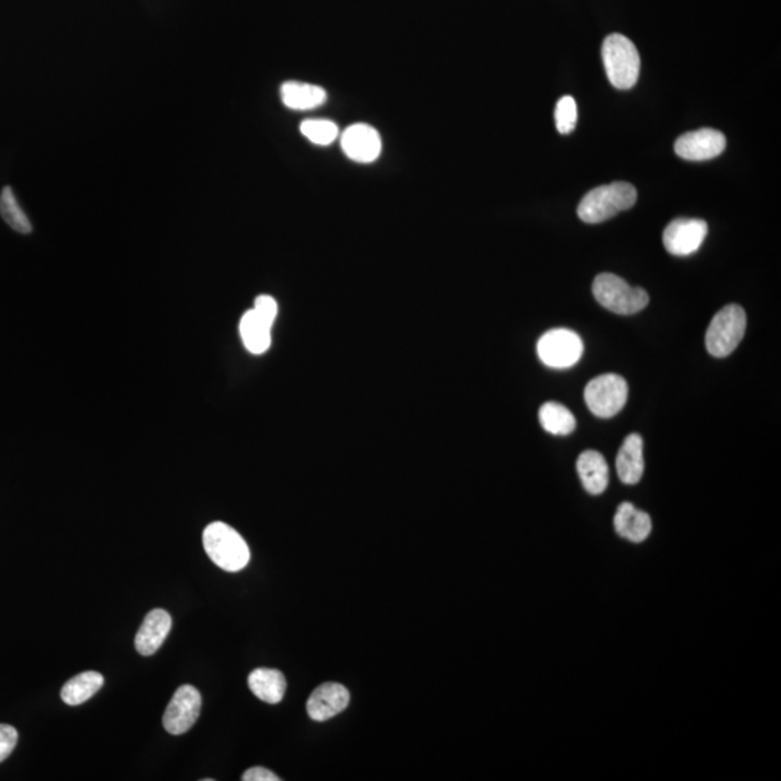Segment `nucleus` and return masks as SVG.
<instances>
[{"mask_svg":"<svg viewBox=\"0 0 781 781\" xmlns=\"http://www.w3.org/2000/svg\"><path fill=\"white\" fill-rule=\"evenodd\" d=\"M637 203V190L633 184L617 181L589 191L578 206V216L585 223L606 222L631 209Z\"/></svg>","mask_w":781,"mask_h":781,"instance_id":"1","label":"nucleus"},{"mask_svg":"<svg viewBox=\"0 0 781 781\" xmlns=\"http://www.w3.org/2000/svg\"><path fill=\"white\" fill-rule=\"evenodd\" d=\"M203 546L210 560L226 572H239L251 560L245 539L235 528L220 521L209 524L203 531Z\"/></svg>","mask_w":781,"mask_h":781,"instance_id":"2","label":"nucleus"},{"mask_svg":"<svg viewBox=\"0 0 781 781\" xmlns=\"http://www.w3.org/2000/svg\"><path fill=\"white\" fill-rule=\"evenodd\" d=\"M602 60L609 83L615 89L628 90L635 86L640 76L641 60L630 38L621 34L606 37L602 45Z\"/></svg>","mask_w":781,"mask_h":781,"instance_id":"3","label":"nucleus"},{"mask_svg":"<svg viewBox=\"0 0 781 781\" xmlns=\"http://www.w3.org/2000/svg\"><path fill=\"white\" fill-rule=\"evenodd\" d=\"M593 296L606 310L622 316L638 313L650 303L647 291L640 287H631L618 275L599 274L593 281Z\"/></svg>","mask_w":781,"mask_h":781,"instance_id":"4","label":"nucleus"},{"mask_svg":"<svg viewBox=\"0 0 781 781\" xmlns=\"http://www.w3.org/2000/svg\"><path fill=\"white\" fill-rule=\"evenodd\" d=\"M747 329V314L737 304L719 310L706 330V349L715 358L731 355L740 345Z\"/></svg>","mask_w":781,"mask_h":781,"instance_id":"5","label":"nucleus"},{"mask_svg":"<svg viewBox=\"0 0 781 781\" xmlns=\"http://www.w3.org/2000/svg\"><path fill=\"white\" fill-rule=\"evenodd\" d=\"M628 398V385L617 374H606L592 379L585 388V401L596 417L611 418L624 408Z\"/></svg>","mask_w":781,"mask_h":781,"instance_id":"6","label":"nucleus"},{"mask_svg":"<svg viewBox=\"0 0 781 781\" xmlns=\"http://www.w3.org/2000/svg\"><path fill=\"white\" fill-rule=\"evenodd\" d=\"M537 353L541 362L550 368H570L582 358L583 342L572 330L553 329L540 337Z\"/></svg>","mask_w":781,"mask_h":781,"instance_id":"7","label":"nucleus"},{"mask_svg":"<svg viewBox=\"0 0 781 781\" xmlns=\"http://www.w3.org/2000/svg\"><path fill=\"white\" fill-rule=\"evenodd\" d=\"M200 711L202 695L199 690L191 685L178 687L162 718L165 731L173 735L186 734L196 724Z\"/></svg>","mask_w":781,"mask_h":781,"instance_id":"8","label":"nucleus"},{"mask_svg":"<svg viewBox=\"0 0 781 781\" xmlns=\"http://www.w3.org/2000/svg\"><path fill=\"white\" fill-rule=\"evenodd\" d=\"M708 236V223L701 219L679 217L663 233L664 248L674 256L695 254Z\"/></svg>","mask_w":781,"mask_h":781,"instance_id":"9","label":"nucleus"},{"mask_svg":"<svg viewBox=\"0 0 781 781\" xmlns=\"http://www.w3.org/2000/svg\"><path fill=\"white\" fill-rule=\"evenodd\" d=\"M725 147L727 139L722 132L703 128L680 136L674 144V151L686 161H708L721 155Z\"/></svg>","mask_w":781,"mask_h":781,"instance_id":"10","label":"nucleus"},{"mask_svg":"<svg viewBox=\"0 0 781 781\" xmlns=\"http://www.w3.org/2000/svg\"><path fill=\"white\" fill-rule=\"evenodd\" d=\"M342 149L352 161L369 164L381 155V136L372 126L356 123L343 132Z\"/></svg>","mask_w":781,"mask_h":781,"instance_id":"11","label":"nucleus"},{"mask_svg":"<svg viewBox=\"0 0 781 781\" xmlns=\"http://www.w3.org/2000/svg\"><path fill=\"white\" fill-rule=\"evenodd\" d=\"M351 695L340 683H324L311 693L307 701V714L313 721L322 722L348 708Z\"/></svg>","mask_w":781,"mask_h":781,"instance_id":"12","label":"nucleus"},{"mask_svg":"<svg viewBox=\"0 0 781 781\" xmlns=\"http://www.w3.org/2000/svg\"><path fill=\"white\" fill-rule=\"evenodd\" d=\"M173 627L170 614L164 609L149 612L135 638V647L141 656H152L160 650Z\"/></svg>","mask_w":781,"mask_h":781,"instance_id":"13","label":"nucleus"},{"mask_svg":"<svg viewBox=\"0 0 781 781\" xmlns=\"http://www.w3.org/2000/svg\"><path fill=\"white\" fill-rule=\"evenodd\" d=\"M644 443L640 434L625 437L617 456V472L622 484L635 485L644 473Z\"/></svg>","mask_w":781,"mask_h":781,"instance_id":"14","label":"nucleus"},{"mask_svg":"<svg viewBox=\"0 0 781 781\" xmlns=\"http://www.w3.org/2000/svg\"><path fill=\"white\" fill-rule=\"evenodd\" d=\"M274 323L265 319L255 309L246 311L239 324L242 342L254 355H262L270 349L271 329Z\"/></svg>","mask_w":781,"mask_h":781,"instance_id":"15","label":"nucleus"},{"mask_svg":"<svg viewBox=\"0 0 781 781\" xmlns=\"http://www.w3.org/2000/svg\"><path fill=\"white\" fill-rule=\"evenodd\" d=\"M614 527L624 539L643 543L651 533V518L646 512L637 510L631 502H624L615 514Z\"/></svg>","mask_w":781,"mask_h":781,"instance_id":"16","label":"nucleus"},{"mask_svg":"<svg viewBox=\"0 0 781 781\" xmlns=\"http://www.w3.org/2000/svg\"><path fill=\"white\" fill-rule=\"evenodd\" d=\"M580 481L586 491L591 495H601L609 482L608 463L601 453L596 450H586L578 458L576 463Z\"/></svg>","mask_w":781,"mask_h":781,"instance_id":"17","label":"nucleus"},{"mask_svg":"<svg viewBox=\"0 0 781 781\" xmlns=\"http://www.w3.org/2000/svg\"><path fill=\"white\" fill-rule=\"evenodd\" d=\"M248 686L262 702L277 705L284 699L287 680L280 670L256 669L249 674Z\"/></svg>","mask_w":781,"mask_h":781,"instance_id":"18","label":"nucleus"},{"mask_svg":"<svg viewBox=\"0 0 781 781\" xmlns=\"http://www.w3.org/2000/svg\"><path fill=\"white\" fill-rule=\"evenodd\" d=\"M281 99L288 109L311 110L326 102V90L301 81H287L281 86Z\"/></svg>","mask_w":781,"mask_h":781,"instance_id":"19","label":"nucleus"},{"mask_svg":"<svg viewBox=\"0 0 781 781\" xmlns=\"http://www.w3.org/2000/svg\"><path fill=\"white\" fill-rule=\"evenodd\" d=\"M105 679L97 672H83L68 680L61 689V699L70 706H79L89 701L102 689Z\"/></svg>","mask_w":781,"mask_h":781,"instance_id":"20","label":"nucleus"},{"mask_svg":"<svg viewBox=\"0 0 781 781\" xmlns=\"http://www.w3.org/2000/svg\"><path fill=\"white\" fill-rule=\"evenodd\" d=\"M539 417L541 427L554 436H567L576 429V418L572 411L553 401L541 405Z\"/></svg>","mask_w":781,"mask_h":781,"instance_id":"21","label":"nucleus"},{"mask_svg":"<svg viewBox=\"0 0 781 781\" xmlns=\"http://www.w3.org/2000/svg\"><path fill=\"white\" fill-rule=\"evenodd\" d=\"M0 216L16 232L24 233V235L32 232L31 222L22 207L19 206L11 187H5L0 193Z\"/></svg>","mask_w":781,"mask_h":781,"instance_id":"22","label":"nucleus"},{"mask_svg":"<svg viewBox=\"0 0 781 781\" xmlns=\"http://www.w3.org/2000/svg\"><path fill=\"white\" fill-rule=\"evenodd\" d=\"M300 131L310 142L322 145V147L335 142L337 135H339L336 123L326 121V119H307L301 123Z\"/></svg>","mask_w":781,"mask_h":781,"instance_id":"23","label":"nucleus"},{"mask_svg":"<svg viewBox=\"0 0 781 781\" xmlns=\"http://www.w3.org/2000/svg\"><path fill=\"white\" fill-rule=\"evenodd\" d=\"M557 131L562 135L570 134L578 123V106L572 96H563L554 110Z\"/></svg>","mask_w":781,"mask_h":781,"instance_id":"24","label":"nucleus"},{"mask_svg":"<svg viewBox=\"0 0 781 781\" xmlns=\"http://www.w3.org/2000/svg\"><path fill=\"white\" fill-rule=\"evenodd\" d=\"M18 744V731L11 725L0 724V763L14 753Z\"/></svg>","mask_w":781,"mask_h":781,"instance_id":"25","label":"nucleus"},{"mask_svg":"<svg viewBox=\"0 0 781 781\" xmlns=\"http://www.w3.org/2000/svg\"><path fill=\"white\" fill-rule=\"evenodd\" d=\"M254 309L272 323L277 319L278 304L275 298L271 296H259L256 298Z\"/></svg>","mask_w":781,"mask_h":781,"instance_id":"26","label":"nucleus"},{"mask_svg":"<svg viewBox=\"0 0 781 781\" xmlns=\"http://www.w3.org/2000/svg\"><path fill=\"white\" fill-rule=\"evenodd\" d=\"M243 781H280L277 774L264 767L249 768L242 776Z\"/></svg>","mask_w":781,"mask_h":781,"instance_id":"27","label":"nucleus"}]
</instances>
